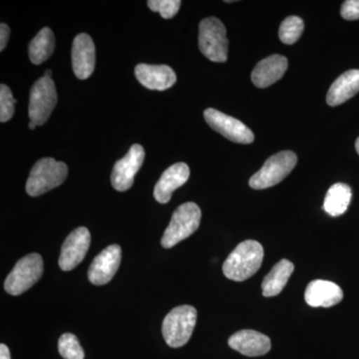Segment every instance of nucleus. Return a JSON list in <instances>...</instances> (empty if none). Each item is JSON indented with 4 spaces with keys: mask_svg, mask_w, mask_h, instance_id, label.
<instances>
[{
    "mask_svg": "<svg viewBox=\"0 0 359 359\" xmlns=\"http://www.w3.org/2000/svg\"><path fill=\"white\" fill-rule=\"evenodd\" d=\"M95 45L88 34L77 35L73 41L72 66L74 74L84 80L91 76L95 68Z\"/></svg>",
    "mask_w": 359,
    "mask_h": 359,
    "instance_id": "13",
    "label": "nucleus"
},
{
    "mask_svg": "<svg viewBox=\"0 0 359 359\" xmlns=\"http://www.w3.org/2000/svg\"><path fill=\"white\" fill-rule=\"evenodd\" d=\"M359 92V70L346 71L332 84L328 90L327 102L328 105L339 106L353 98Z\"/></svg>",
    "mask_w": 359,
    "mask_h": 359,
    "instance_id": "19",
    "label": "nucleus"
},
{
    "mask_svg": "<svg viewBox=\"0 0 359 359\" xmlns=\"http://www.w3.org/2000/svg\"><path fill=\"white\" fill-rule=\"evenodd\" d=\"M297 157L292 151H283L271 156L264 166L250 179V188L264 190L278 185L294 170Z\"/></svg>",
    "mask_w": 359,
    "mask_h": 359,
    "instance_id": "6",
    "label": "nucleus"
},
{
    "mask_svg": "<svg viewBox=\"0 0 359 359\" xmlns=\"http://www.w3.org/2000/svg\"><path fill=\"white\" fill-rule=\"evenodd\" d=\"M344 292L337 283L330 280H316L309 283L304 292V299L313 308H330L339 304Z\"/></svg>",
    "mask_w": 359,
    "mask_h": 359,
    "instance_id": "17",
    "label": "nucleus"
},
{
    "mask_svg": "<svg viewBox=\"0 0 359 359\" xmlns=\"http://www.w3.org/2000/svg\"><path fill=\"white\" fill-rule=\"evenodd\" d=\"M36 126H37V125L35 124V123L32 122V121H30L29 124H28V127H29L30 130H34L35 128H36Z\"/></svg>",
    "mask_w": 359,
    "mask_h": 359,
    "instance_id": "30",
    "label": "nucleus"
},
{
    "mask_svg": "<svg viewBox=\"0 0 359 359\" xmlns=\"http://www.w3.org/2000/svg\"><path fill=\"white\" fill-rule=\"evenodd\" d=\"M120 245H112L103 250L90 264L88 278L95 285H106L112 280L121 263Z\"/></svg>",
    "mask_w": 359,
    "mask_h": 359,
    "instance_id": "12",
    "label": "nucleus"
},
{
    "mask_svg": "<svg viewBox=\"0 0 359 359\" xmlns=\"http://www.w3.org/2000/svg\"><path fill=\"white\" fill-rule=\"evenodd\" d=\"M287 65H289L287 59L278 54L263 59L252 70V83L259 88H266L271 86L285 75Z\"/></svg>",
    "mask_w": 359,
    "mask_h": 359,
    "instance_id": "18",
    "label": "nucleus"
},
{
    "mask_svg": "<svg viewBox=\"0 0 359 359\" xmlns=\"http://www.w3.org/2000/svg\"><path fill=\"white\" fill-rule=\"evenodd\" d=\"M9 35H11V29L6 23L0 25V50H4L7 42H8Z\"/></svg>",
    "mask_w": 359,
    "mask_h": 359,
    "instance_id": "28",
    "label": "nucleus"
},
{
    "mask_svg": "<svg viewBox=\"0 0 359 359\" xmlns=\"http://www.w3.org/2000/svg\"><path fill=\"white\" fill-rule=\"evenodd\" d=\"M355 149H356V152L358 153V155H359V137L358 139H356V142H355Z\"/></svg>",
    "mask_w": 359,
    "mask_h": 359,
    "instance_id": "32",
    "label": "nucleus"
},
{
    "mask_svg": "<svg viewBox=\"0 0 359 359\" xmlns=\"http://www.w3.org/2000/svg\"><path fill=\"white\" fill-rule=\"evenodd\" d=\"M190 177V168L185 163H177L168 168L156 184L154 198L160 204H167L177 189L187 183Z\"/></svg>",
    "mask_w": 359,
    "mask_h": 359,
    "instance_id": "16",
    "label": "nucleus"
},
{
    "mask_svg": "<svg viewBox=\"0 0 359 359\" xmlns=\"http://www.w3.org/2000/svg\"><path fill=\"white\" fill-rule=\"evenodd\" d=\"M204 117L211 128L223 135L228 140L238 144H250L255 140V135L252 130L231 116L209 108L205 111Z\"/></svg>",
    "mask_w": 359,
    "mask_h": 359,
    "instance_id": "9",
    "label": "nucleus"
},
{
    "mask_svg": "<svg viewBox=\"0 0 359 359\" xmlns=\"http://www.w3.org/2000/svg\"><path fill=\"white\" fill-rule=\"evenodd\" d=\"M57 103V92L55 84L50 78L41 77L33 84L30 91L29 114L30 121L37 126H41L48 120L52 111Z\"/></svg>",
    "mask_w": 359,
    "mask_h": 359,
    "instance_id": "8",
    "label": "nucleus"
},
{
    "mask_svg": "<svg viewBox=\"0 0 359 359\" xmlns=\"http://www.w3.org/2000/svg\"><path fill=\"white\" fill-rule=\"evenodd\" d=\"M263 259V245L257 241H245L226 257L223 264L224 275L229 280L244 282L259 271Z\"/></svg>",
    "mask_w": 359,
    "mask_h": 359,
    "instance_id": "1",
    "label": "nucleus"
},
{
    "mask_svg": "<svg viewBox=\"0 0 359 359\" xmlns=\"http://www.w3.org/2000/svg\"><path fill=\"white\" fill-rule=\"evenodd\" d=\"M202 212L195 203H185L174 212L169 226L161 240L165 249H171L199 229Z\"/></svg>",
    "mask_w": 359,
    "mask_h": 359,
    "instance_id": "3",
    "label": "nucleus"
},
{
    "mask_svg": "<svg viewBox=\"0 0 359 359\" xmlns=\"http://www.w3.org/2000/svg\"><path fill=\"white\" fill-rule=\"evenodd\" d=\"M135 75L144 87L164 91L171 88L177 81L176 73L167 65H139L135 68Z\"/></svg>",
    "mask_w": 359,
    "mask_h": 359,
    "instance_id": "15",
    "label": "nucleus"
},
{
    "mask_svg": "<svg viewBox=\"0 0 359 359\" xmlns=\"http://www.w3.org/2000/svg\"><path fill=\"white\" fill-rule=\"evenodd\" d=\"M55 39L53 32L49 27L42 28L36 36L30 42L28 47L30 61L35 65L45 62L54 51Z\"/></svg>",
    "mask_w": 359,
    "mask_h": 359,
    "instance_id": "22",
    "label": "nucleus"
},
{
    "mask_svg": "<svg viewBox=\"0 0 359 359\" xmlns=\"http://www.w3.org/2000/svg\"><path fill=\"white\" fill-rule=\"evenodd\" d=\"M90 243H91V235L88 229L85 226H80L71 231L61 248L58 261L60 269L68 271L76 268L86 256Z\"/></svg>",
    "mask_w": 359,
    "mask_h": 359,
    "instance_id": "11",
    "label": "nucleus"
},
{
    "mask_svg": "<svg viewBox=\"0 0 359 359\" xmlns=\"http://www.w3.org/2000/svg\"><path fill=\"white\" fill-rule=\"evenodd\" d=\"M43 273V259L39 254H30L16 263L6 278L4 289L11 295H20L39 282Z\"/></svg>",
    "mask_w": 359,
    "mask_h": 359,
    "instance_id": "7",
    "label": "nucleus"
},
{
    "mask_svg": "<svg viewBox=\"0 0 359 359\" xmlns=\"http://www.w3.org/2000/svg\"><path fill=\"white\" fill-rule=\"evenodd\" d=\"M58 351L65 359H84L85 356L77 337L69 332L61 335L59 339Z\"/></svg>",
    "mask_w": 359,
    "mask_h": 359,
    "instance_id": "24",
    "label": "nucleus"
},
{
    "mask_svg": "<svg viewBox=\"0 0 359 359\" xmlns=\"http://www.w3.org/2000/svg\"><path fill=\"white\" fill-rule=\"evenodd\" d=\"M199 48L203 55L212 62H226L229 40L226 27L216 18H205L199 25Z\"/></svg>",
    "mask_w": 359,
    "mask_h": 359,
    "instance_id": "5",
    "label": "nucleus"
},
{
    "mask_svg": "<svg viewBox=\"0 0 359 359\" xmlns=\"http://www.w3.org/2000/svg\"><path fill=\"white\" fill-rule=\"evenodd\" d=\"M229 346L233 351L249 358L264 355L271 351V344L269 337L256 330H241L229 339Z\"/></svg>",
    "mask_w": 359,
    "mask_h": 359,
    "instance_id": "14",
    "label": "nucleus"
},
{
    "mask_svg": "<svg viewBox=\"0 0 359 359\" xmlns=\"http://www.w3.org/2000/svg\"><path fill=\"white\" fill-rule=\"evenodd\" d=\"M0 359H11L8 347L4 344H0Z\"/></svg>",
    "mask_w": 359,
    "mask_h": 359,
    "instance_id": "29",
    "label": "nucleus"
},
{
    "mask_svg": "<svg viewBox=\"0 0 359 359\" xmlns=\"http://www.w3.org/2000/svg\"><path fill=\"white\" fill-rule=\"evenodd\" d=\"M52 76V71L51 70H47L46 72L44 73V77L50 78L51 79Z\"/></svg>",
    "mask_w": 359,
    "mask_h": 359,
    "instance_id": "31",
    "label": "nucleus"
},
{
    "mask_svg": "<svg viewBox=\"0 0 359 359\" xmlns=\"http://www.w3.org/2000/svg\"><path fill=\"white\" fill-rule=\"evenodd\" d=\"M149 8L159 13L165 20H170L178 13L182 2L180 0H149Z\"/></svg>",
    "mask_w": 359,
    "mask_h": 359,
    "instance_id": "25",
    "label": "nucleus"
},
{
    "mask_svg": "<svg viewBox=\"0 0 359 359\" xmlns=\"http://www.w3.org/2000/svg\"><path fill=\"white\" fill-rule=\"evenodd\" d=\"M67 175L65 163L58 162L53 158H43L33 166L26 183V193L32 197H39L60 186Z\"/></svg>",
    "mask_w": 359,
    "mask_h": 359,
    "instance_id": "2",
    "label": "nucleus"
},
{
    "mask_svg": "<svg viewBox=\"0 0 359 359\" xmlns=\"http://www.w3.org/2000/svg\"><path fill=\"white\" fill-rule=\"evenodd\" d=\"M294 271V264L289 259H282L276 264L262 283L264 297H271L280 294L289 282Z\"/></svg>",
    "mask_w": 359,
    "mask_h": 359,
    "instance_id": "20",
    "label": "nucleus"
},
{
    "mask_svg": "<svg viewBox=\"0 0 359 359\" xmlns=\"http://www.w3.org/2000/svg\"><path fill=\"white\" fill-rule=\"evenodd\" d=\"M197 323V311L191 306H177L167 314L162 334L168 346L178 348L185 346L192 337Z\"/></svg>",
    "mask_w": 359,
    "mask_h": 359,
    "instance_id": "4",
    "label": "nucleus"
},
{
    "mask_svg": "<svg viewBox=\"0 0 359 359\" xmlns=\"http://www.w3.org/2000/svg\"><path fill=\"white\" fill-rule=\"evenodd\" d=\"M13 92L6 85L0 86V121L2 123L9 121L14 114V104Z\"/></svg>",
    "mask_w": 359,
    "mask_h": 359,
    "instance_id": "26",
    "label": "nucleus"
},
{
    "mask_svg": "<svg viewBox=\"0 0 359 359\" xmlns=\"http://www.w3.org/2000/svg\"><path fill=\"white\" fill-rule=\"evenodd\" d=\"M340 14L346 20H359V0H346L342 4Z\"/></svg>",
    "mask_w": 359,
    "mask_h": 359,
    "instance_id": "27",
    "label": "nucleus"
},
{
    "mask_svg": "<svg viewBox=\"0 0 359 359\" xmlns=\"http://www.w3.org/2000/svg\"><path fill=\"white\" fill-rule=\"evenodd\" d=\"M351 197H353V193H351V187L344 183L334 184L328 189L325 203H323V210L330 216H341L348 209Z\"/></svg>",
    "mask_w": 359,
    "mask_h": 359,
    "instance_id": "21",
    "label": "nucleus"
},
{
    "mask_svg": "<svg viewBox=\"0 0 359 359\" xmlns=\"http://www.w3.org/2000/svg\"><path fill=\"white\" fill-rule=\"evenodd\" d=\"M304 29V23L297 16H289L280 25L278 36L283 43L292 45L301 39Z\"/></svg>",
    "mask_w": 359,
    "mask_h": 359,
    "instance_id": "23",
    "label": "nucleus"
},
{
    "mask_svg": "<svg viewBox=\"0 0 359 359\" xmlns=\"http://www.w3.org/2000/svg\"><path fill=\"white\" fill-rule=\"evenodd\" d=\"M144 159L145 151L141 145L135 144L124 158L116 162L111 174V183L115 190L124 192L133 186L135 175L140 170Z\"/></svg>",
    "mask_w": 359,
    "mask_h": 359,
    "instance_id": "10",
    "label": "nucleus"
}]
</instances>
